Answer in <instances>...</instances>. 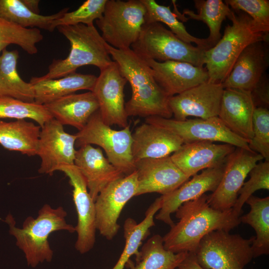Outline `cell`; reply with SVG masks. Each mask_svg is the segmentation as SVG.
<instances>
[{
    "instance_id": "obj_18",
    "label": "cell",
    "mask_w": 269,
    "mask_h": 269,
    "mask_svg": "<svg viewBox=\"0 0 269 269\" xmlns=\"http://www.w3.org/2000/svg\"><path fill=\"white\" fill-rule=\"evenodd\" d=\"M236 148L228 143L195 141L183 143L170 156L176 166L190 178L199 171L223 165Z\"/></svg>"
},
{
    "instance_id": "obj_34",
    "label": "cell",
    "mask_w": 269,
    "mask_h": 269,
    "mask_svg": "<svg viewBox=\"0 0 269 269\" xmlns=\"http://www.w3.org/2000/svg\"><path fill=\"white\" fill-rule=\"evenodd\" d=\"M141 1L146 10L144 23L162 22L181 40L189 44L194 43L197 47L205 50L210 48L206 38L195 37L187 31L183 23L177 19L176 14L172 12L169 6L159 4L154 0Z\"/></svg>"
},
{
    "instance_id": "obj_6",
    "label": "cell",
    "mask_w": 269,
    "mask_h": 269,
    "mask_svg": "<svg viewBox=\"0 0 269 269\" xmlns=\"http://www.w3.org/2000/svg\"><path fill=\"white\" fill-rule=\"evenodd\" d=\"M131 48L142 58L158 62H185L201 67L204 65L205 50L181 40L159 22L144 23Z\"/></svg>"
},
{
    "instance_id": "obj_42",
    "label": "cell",
    "mask_w": 269,
    "mask_h": 269,
    "mask_svg": "<svg viewBox=\"0 0 269 269\" xmlns=\"http://www.w3.org/2000/svg\"><path fill=\"white\" fill-rule=\"evenodd\" d=\"M176 269H205L198 263L193 254L188 253L186 258Z\"/></svg>"
},
{
    "instance_id": "obj_19",
    "label": "cell",
    "mask_w": 269,
    "mask_h": 269,
    "mask_svg": "<svg viewBox=\"0 0 269 269\" xmlns=\"http://www.w3.org/2000/svg\"><path fill=\"white\" fill-rule=\"evenodd\" d=\"M224 167L225 164L203 170L171 193L161 195V207L155 215V219L172 227L174 223L171 219V214L175 212L184 203L195 199L207 192H214L221 179Z\"/></svg>"
},
{
    "instance_id": "obj_32",
    "label": "cell",
    "mask_w": 269,
    "mask_h": 269,
    "mask_svg": "<svg viewBox=\"0 0 269 269\" xmlns=\"http://www.w3.org/2000/svg\"><path fill=\"white\" fill-rule=\"evenodd\" d=\"M68 7H65L56 13L43 15L32 12L21 0H0V18L23 28H40L49 32L54 31L53 21L68 12Z\"/></svg>"
},
{
    "instance_id": "obj_39",
    "label": "cell",
    "mask_w": 269,
    "mask_h": 269,
    "mask_svg": "<svg viewBox=\"0 0 269 269\" xmlns=\"http://www.w3.org/2000/svg\"><path fill=\"white\" fill-rule=\"evenodd\" d=\"M253 137L249 142L250 149L269 161V111L256 107L252 121Z\"/></svg>"
},
{
    "instance_id": "obj_15",
    "label": "cell",
    "mask_w": 269,
    "mask_h": 269,
    "mask_svg": "<svg viewBox=\"0 0 269 269\" xmlns=\"http://www.w3.org/2000/svg\"><path fill=\"white\" fill-rule=\"evenodd\" d=\"M58 171L63 172L72 186V196L77 215L75 228L77 237L75 244L81 254L88 253L96 242V209L95 201L89 194L86 181L76 166L64 165Z\"/></svg>"
},
{
    "instance_id": "obj_38",
    "label": "cell",
    "mask_w": 269,
    "mask_h": 269,
    "mask_svg": "<svg viewBox=\"0 0 269 269\" xmlns=\"http://www.w3.org/2000/svg\"><path fill=\"white\" fill-rule=\"evenodd\" d=\"M249 179L244 182L239 192L237 201L232 208L235 214L240 217L247 200L256 191L269 190V161H260L250 171Z\"/></svg>"
},
{
    "instance_id": "obj_28",
    "label": "cell",
    "mask_w": 269,
    "mask_h": 269,
    "mask_svg": "<svg viewBox=\"0 0 269 269\" xmlns=\"http://www.w3.org/2000/svg\"><path fill=\"white\" fill-rule=\"evenodd\" d=\"M188 255L166 250L162 237L156 234L143 245L135 257V263L130 260L126 265L130 269H176Z\"/></svg>"
},
{
    "instance_id": "obj_1",
    "label": "cell",
    "mask_w": 269,
    "mask_h": 269,
    "mask_svg": "<svg viewBox=\"0 0 269 269\" xmlns=\"http://www.w3.org/2000/svg\"><path fill=\"white\" fill-rule=\"evenodd\" d=\"M206 194L182 204L175 211L179 221L163 237L164 248L175 253L195 254L202 239L216 230L230 232L241 223L233 209L219 210L209 204Z\"/></svg>"
},
{
    "instance_id": "obj_21",
    "label": "cell",
    "mask_w": 269,
    "mask_h": 269,
    "mask_svg": "<svg viewBox=\"0 0 269 269\" xmlns=\"http://www.w3.org/2000/svg\"><path fill=\"white\" fill-rule=\"evenodd\" d=\"M264 41L248 46L238 57L229 75L222 83L224 89L251 92L265 75L269 65L268 49Z\"/></svg>"
},
{
    "instance_id": "obj_41",
    "label": "cell",
    "mask_w": 269,
    "mask_h": 269,
    "mask_svg": "<svg viewBox=\"0 0 269 269\" xmlns=\"http://www.w3.org/2000/svg\"><path fill=\"white\" fill-rule=\"evenodd\" d=\"M251 96L256 107L268 108L269 106V79L265 74L251 92Z\"/></svg>"
},
{
    "instance_id": "obj_3",
    "label": "cell",
    "mask_w": 269,
    "mask_h": 269,
    "mask_svg": "<svg viewBox=\"0 0 269 269\" xmlns=\"http://www.w3.org/2000/svg\"><path fill=\"white\" fill-rule=\"evenodd\" d=\"M67 212L62 206L53 208L45 204L36 217H27L21 228L16 227L13 216L9 214L5 222L9 232L16 240L17 247L23 252L28 266L35 268L40 263L50 262L53 251L48 241L53 232L65 231L75 232V228L66 220Z\"/></svg>"
},
{
    "instance_id": "obj_5",
    "label": "cell",
    "mask_w": 269,
    "mask_h": 269,
    "mask_svg": "<svg viewBox=\"0 0 269 269\" xmlns=\"http://www.w3.org/2000/svg\"><path fill=\"white\" fill-rule=\"evenodd\" d=\"M56 28L69 41L70 52L64 59H53L48 72L36 77L38 79L61 78L86 65H93L101 70L114 62L106 47L107 43L94 25H62Z\"/></svg>"
},
{
    "instance_id": "obj_22",
    "label": "cell",
    "mask_w": 269,
    "mask_h": 269,
    "mask_svg": "<svg viewBox=\"0 0 269 269\" xmlns=\"http://www.w3.org/2000/svg\"><path fill=\"white\" fill-rule=\"evenodd\" d=\"M74 164L84 177L92 199L110 182L125 176L113 166L100 147L84 145L77 150Z\"/></svg>"
},
{
    "instance_id": "obj_33",
    "label": "cell",
    "mask_w": 269,
    "mask_h": 269,
    "mask_svg": "<svg viewBox=\"0 0 269 269\" xmlns=\"http://www.w3.org/2000/svg\"><path fill=\"white\" fill-rule=\"evenodd\" d=\"M194 2L197 13L189 9H184L183 13L188 16L187 20H200L207 24L210 34L206 39L211 48L221 39L222 23L232 10L222 0H195Z\"/></svg>"
},
{
    "instance_id": "obj_43",
    "label": "cell",
    "mask_w": 269,
    "mask_h": 269,
    "mask_svg": "<svg viewBox=\"0 0 269 269\" xmlns=\"http://www.w3.org/2000/svg\"><path fill=\"white\" fill-rule=\"evenodd\" d=\"M26 7L32 12L39 14V0H21Z\"/></svg>"
},
{
    "instance_id": "obj_13",
    "label": "cell",
    "mask_w": 269,
    "mask_h": 269,
    "mask_svg": "<svg viewBox=\"0 0 269 269\" xmlns=\"http://www.w3.org/2000/svg\"><path fill=\"white\" fill-rule=\"evenodd\" d=\"M76 134L64 131L63 126L52 118L41 127L37 154L41 162L40 174L53 175L64 165H73L77 150Z\"/></svg>"
},
{
    "instance_id": "obj_4",
    "label": "cell",
    "mask_w": 269,
    "mask_h": 269,
    "mask_svg": "<svg viewBox=\"0 0 269 269\" xmlns=\"http://www.w3.org/2000/svg\"><path fill=\"white\" fill-rule=\"evenodd\" d=\"M224 35L212 48L205 50L204 65L209 82L222 83L229 75L241 52L249 45L267 42L269 32L256 23L246 13L232 11L227 17Z\"/></svg>"
},
{
    "instance_id": "obj_37",
    "label": "cell",
    "mask_w": 269,
    "mask_h": 269,
    "mask_svg": "<svg viewBox=\"0 0 269 269\" xmlns=\"http://www.w3.org/2000/svg\"><path fill=\"white\" fill-rule=\"evenodd\" d=\"M107 0H87L77 9L65 13L60 18L55 20L52 24L53 30L59 26L75 25L83 24L94 25V20L103 15Z\"/></svg>"
},
{
    "instance_id": "obj_9",
    "label": "cell",
    "mask_w": 269,
    "mask_h": 269,
    "mask_svg": "<svg viewBox=\"0 0 269 269\" xmlns=\"http://www.w3.org/2000/svg\"><path fill=\"white\" fill-rule=\"evenodd\" d=\"M76 134V146H99L105 151L109 162L125 175L135 171L132 153V134L129 125L120 131L112 129L103 122L98 110Z\"/></svg>"
},
{
    "instance_id": "obj_31",
    "label": "cell",
    "mask_w": 269,
    "mask_h": 269,
    "mask_svg": "<svg viewBox=\"0 0 269 269\" xmlns=\"http://www.w3.org/2000/svg\"><path fill=\"white\" fill-rule=\"evenodd\" d=\"M250 211L240 217L241 223L248 224L255 231L256 237L252 248L253 258L269 254V197L251 196L246 201Z\"/></svg>"
},
{
    "instance_id": "obj_17",
    "label": "cell",
    "mask_w": 269,
    "mask_h": 269,
    "mask_svg": "<svg viewBox=\"0 0 269 269\" xmlns=\"http://www.w3.org/2000/svg\"><path fill=\"white\" fill-rule=\"evenodd\" d=\"M137 174L136 196L149 193L168 194L190 178L173 163L170 156L144 158L134 162Z\"/></svg>"
},
{
    "instance_id": "obj_11",
    "label": "cell",
    "mask_w": 269,
    "mask_h": 269,
    "mask_svg": "<svg viewBox=\"0 0 269 269\" xmlns=\"http://www.w3.org/2000/svg\"><path fill=\"white\" fill-rule=\"evenodd\" d=\"M137 174L132 173L108 184L99 193L95 201L96 229L107 240H112L120 226V214L128 202L136 196Z\"/></svg>"
},
{
    "instance_id": "obj_7",
    "label": "cell",
    "mask_w": 269,
    "mask_h": 269,
    "mask_svg": "<svg viewBox=\"0 0 269 269\" xmlns=\"http://www.w3.org/2000/svg\"><path fill=\"white\" fill-rule=\"evenodd\" d=\"M145 12L141 0H107L96 23L106 43L118 49H129L139 37Z\"/></svg>"
},
{
    "instance_id": "obj_16",
    "label": "cell",
    "mask_w": 269,
    "mask_h": 269,
    "mask_svg": "<svg viewBox=\"0 0 269 269\" xmlns=\"http://www.w3.org/2000/svg\"><path fill=\"white\" fill-rule=\"evenodd\" d=\"M224 89L222 83L206 82L170 97L168 104L174 119L218 117Z\"/></svg>"
},
{
    "instance_id": "obj_14",
    "label": "cell",
    "mask_w": 269,
    "mask_h": 269,
    "mask_svg": "<svg viewBox=\"0 0 269 269\" xmlns=\"http://www.w3.org/2000/svg\"><path fill=\"white\" fill-rule=\"evenodd\" d=\"M127 82L115 61L100 70L97 78L91 92L98 101L101 117L108 126L124 128L129 125L124 93Z\"/></svg>"
},
{
    "instance_id": "obj_26",
    "label": "cell",
    "mask_w": 269,
    "mask_h": 269,
    "mask_svg": "<svg viewBox=\"0 0 269 269\" xmlns=\"http://www.w3.org/2000/svg\"><path fill=\"white\" fill-rule=\"evenodd\" d=\"M97 77L74 72L64 77L47 80L32 77L30 83L34 92V102L44 105L81 90L92 91Z\"/></svg>"
},
{
    "instance_id": "obj_30",
    "label": "cell",
    "mask_w": 269,
    "mask_h": 269,
    "mask_svg": "<svg viewBox=\"0 0 269 269\" xmlns=\"http://www.w3.org/2000/svg\"><path fill=\"white\" fill-rule=\"evenodd\" d=\"M161 207V199L159 197L148 208L144 219L140 223H137L132 218L126 219L123 226L125 247L118 261L111 269H124L132 256H138V248L149 235L150 229L155 226L154 217Z\"/></svg>"
},
{
    "instance_id": "obj_8",
    "label": "cell",
    "mask_w": 269,
    "mask_h": 269,
    "mask_svg": "<svg viewBox=\"0 0 269 269\" xmlns=\"http://www.w3.org/2000/svg\"><path fill=\"white\" fill-rule=\"evenodd\" d=\"M255 239L214 231L202 239L194 255L205 269H244L254 258L252 246Z\"/></svg>"
},
{
    "instance_id": "obj_40",
    "label": "cell",
    "mask_w": 269,
    "mask_h": 269,
    "mask_svg": "<svg viewBox=\"0 0 269 269\" xmlns=\"http://www.w3.org/2000/svg\"><path fill=\"white\" fill-rule=\"evenodd\" d=\"M232 9L244 11L259 25L269 31V0H226Z\"/></svg>"
},
{
    "instance_id": "obj_24",
    "label": "cell",
    "mask_w": 269,
    "mask_h": 269,
    "mask_svg": "<svg viewBox=\"0 0 269 269\" xmlns=\"http://www.w3.org/2000/svg\"><path fill=\"white\" fill-rule=\"evenodd\" d=\"M132 153L134 162L144 158L170 156L183 144L176 135L163 128L144 123L132 134Z\"/></svg>"
},
{
    "instance_id": "obj_35",
    "label": "cell",
    "mask_w": 269,
    "mask_h": 269,
    "mask_svg": "<svg viewBox=\"0 0 269 269\" xmlns=\"http://www.w3.org/2000/svg\"><path fill=\"white\" fill-rule=\"evenodd\" d=\"M43 36L39 29L22 27L0 17V54L10 44H15L30 55L37 53L36 44Z\"/></svg>"
},
{
    "instance_id": "obj_36",
    "label": "cell",
    "mask_w": 269,
    "mask_h": 269,
    "mask_svg": "<svg viewBox=\"0 0 269 269\" xmlns=\"http://www.w3.org/2000/svg\"><path fill=\"white\" fill-rule=\"evenodd\" d=\"M8 118L31 119L41 127L53 117L44 105L8 97H0V119Z\"/></svg>"
},
{
    "instance_id": "obj_12",
    "label": "cell",
    "mask_w": 269,
    "mask_h": 269,
    "mask_svg": "<svg viewBox=\"0 0 269 269\" xmlns=\"http://www.w3.org/2000/svg\"><path fill=\"white\" fill-rule=\"evenodd\" d=\"M263 159L260 154L252 150L236 147L225 161L219 185L208 195L210 206L221 211L232 208L249 172Z\"/></svg>"
},
{
    "instance_id": "obj_25",
    "label": "cell",
    "mask_w": 269,
    "mask_h": 269,
    "mask_svg": "<svg viewBox=\"0 0 269 269\" xmlns=\"http://www.w3.org/2000/svg\"><path fill=\"white\" fill-rule=\"evenodd\" d=\"M53 118L63 126L69 125L81 131L91 117L99 110L94 94L87 92L72 94L44 105Z\"/></svg>"
},
{
    "instance_id": "obj_10",
    "label": "cell",
    "mask_w": 269,
    "mask_h": 269,
    "mask_svg": "<svg viewBox=\"0 0 269 269\" xmlns=\"http://www.w3.org/2000/svg\"><path fill=\"white\" fill-rule=\"evenodd\" d=\"M145 123L171 132L178 136L183 143L200 141L221 142L251 150L249 147L250 141L232 132L218 117L207 119H187L184 121L149 117L145 118Z\"/></svg>"
},
{
    "instance_id": "obj_2",
    "label": "cell",
    "mask_w": 269,
    "mask_h": 269,
    "mask_svg": "<svg viewBox=\"0 0 269 269\" xmlns=\"http://www.w3.org/2000/svg\"><path fill=\"white\" fill-rule=\"evenodd\" d=\"M106 47L132 88L131 98L125 104L128 117L171 119L169 97L156 82L144 60L131 48L118 49L107 43Z\"/></svg>"
},
{
    "instance_id": "obj_20",
    "label": "cell",
    "mask_w": 269,
    "mask_h": 269,
    "mask_svg": "<svg viewBox=\"0 0 269 269\" xmlns=\"http://www.w3.org/2000/svg\"><path fill=\"white\" fill-rule=\"evenodd\" d=\"M142 58L150 67L156 82L169 97L208 81V73L203 67L185 62H158Z\"/></svg>"
},
{
    "instance_id": "obj_23",
    "label": "cell",
    "mask_w": 269,
    "mask_h": 269,
    "mask_svg": "<svg viewBox=\"0 0 269 269\" xmlns=\"http://www.w3.org/2000/svg\"><path fill=\"white\" fill-rule=\"evenodd\" d=\"M255 108L250 92L225 88L218 117L232 132L250 141L253 137L252 121Z\"/></svg>"
},
{
    "instance_id": "obj_27",
    "label": "cell",
    "mask_w": 269,
    "mask_h": 269,
    "mask_svg": "<svg viewBox=\"0 0 269 269\" xmlns=\"http://www.w3.org/2000/svg\"><path fill=\"white\" fill-rule=\"evenodd\" d=\"M41 127L26 120L0 121V144L29 156L36 155Z\"/></svg>"
},
{
    "instance_id": "obj_29",
    "label": "cell",
    "mask_w": 269,
    "mask_h": 269,
    "mask_svg": "<svg viewBox=\"0 0 269 269\" xmlns=\"http://www.w3.org/2000/svg\"><path fill=\"white\" fill-rule=\"evenodd\" d=\"M19 58L17 50L4 49L0 55V97H8L25 102H34L32 85L22 79L16 66Z\"/></svg>"
}]
</instances>
